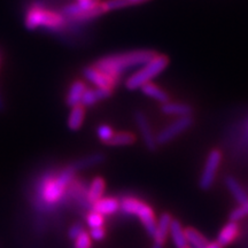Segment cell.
Listing matches in <instances>:
<instances>
[{
    "mask_svg": "<svg viewBox=\"0 0 248 248\" xmlns=\"http://www.w3.org/2000/svg\"><path fill=\"white\" fill-rule=\"evenodd\" d=\"M104 13H105V11H104V8H102V5L99 4L97 7L90 9V11H88V12H84V13L78 15V16L71 18L70 21H73L74 23H84V22H88V21L93 20V18L100 16V15Z\"/></svg>",
    "mask_w": 248,
    "mask_h": 248,
    "instance_id": "cell-25",
    "label": "cell"
},
{
    "mask_svg": "<svg viewBox=\"0 0 248 248\" xmlns=\"http://www.w3.org/2000/svg\"><path fill=\"white\" fill-rule=\"evenodd\" d=\"M89 234H90V237H91L92 240L101 241L105 238V235H106V231H105L104 226H101V228L91 229V231H90Z\"/></svg>",
    "mask_w": 248,
    "mask_h": 248,
    "instance_id": "cell-32",
    "label": "cell"
},
{
    "mask_svg": "<svg viewBox=\"0 0 248 248\" xmlns=\"http://www.w3.org/2000/svg\"><path fill=\"white\" fill-rule=\"evenodd\" d=\"M225 184H226V187H228V190L231 192L232 197L234 198L237 202L243 203L245 201L248 200V195L246 193V191H245L243 186L238 183L237 179L231 177V176H229V177L225 178Z\"/></svg>",
    "mask_w": 248,
    "mask_h": 248,
    "instance_id": "cell-19",
    "label": "cell"
},
{
    "mask_svg": "<svg viewBox=\"0 0 248 248\" xmlns=\"http://www.w3.org/2000/svg\"><path fill=\"white\" fill-rule=\"evenodd\" d=\"M162 111L164 114L172 116L184 117V116H191L192 114V107L190 105L186 104H178V102H166L162 105Z\"/></svg>",
    "mask_w": 248,
    "mask_h": 248,
    "instance_id": "cell-16",
    "label": "cell"
},
{
    "mask_svg": "<svg viewBox=\"0 0 248 248\" xmlns=\"http://www.w3.org/2000/svg\"><path fill=\"white\" fill-rule=\"evenodd\" d=\"M239 234V226H238L237 222H229L228 224L223 226L221 232L218 233L217 237V244H219L221 246H226V245H230L232 241L235 240V238Z\"/></svg>",
    "mask_w": 248,
    "mask_h": 248,
    "instance_id": "cell-13",
    "label": "cell"
},
{
    "mask_svg": "<svg viewBox=\"0 0 248 248\" xmlns=\"http://www.w3.org/2000/svg\"><path fill=\"white\" fill-rule=\"evenodd\" d=\"M152 248H162V245H159V244H154L153 247Z\"/></svg>",
    "mask_w": 248,
    "mask_h": 248,
    "instance_id": "cell-36",
    "label": "cell"
},
{
    "mask_svg": "<svg viewBox=\"0 0 248 248\" xmlns=\"http://www.w3.org/2000/svg\"><path fill=\"white\" fill-rule=\"evenodd\" d=\"M222 161V154L221 152L214 150L208 154L206 163H204L203 171L201 173L200 177V187L202 190H209L212 187L214 182H215L217 170L219 168V164Z\"/></svg>",
    "mask_w": 248,
    "mask_h": 248,
    "instance_id": "cell-6",
    "label": "cell"
},
{
    "mask_svg": "<svg viewBox=\"0 0 248 248\" xmlns=\"http://www.w3.org/2000/svg\"><path fill=\"white\" fill-rule=\"evenodd\" d=\"M82 232H84V228H83V225L80 224V223H75V224L71 225L69 230H68V237H69L71 240H75L76 238L82 233Z\"/></svg>",
    "mask_w": 248,
    "mask_h": 248,
    "instance_id": "cell-31",
    "label": "cell"
},
{
    "mask_svg": "<svg viewBox=\"0 0 248 248\" xmlns=\"http://www.w3.org/2000/svg\"><path fill=\"white\" fill-rule=\"evenodd\" d=\"M120 209L124 214L135 215L140 218L142 225L146 229L147 233L152 235L156 231V218H155L153 210L148 204L142 202L141 200L136 198H124L120 201Z\"/></svg>",
    "mask_w": 248,
    "mask_h": 248,
    "instance_id": "cell-5",
    "label": "cell"
},
{
    "mask_svg": "<svg viewBox=\"0 0 248 248\" xmlns=\"http://www.w3.org/2000/svg\"><path fill=\"white\" fill-rule=\"evenodd\" d=\"M120 209V201L115 198H101L97 202L93 203V212H97L101 215H113Z\"/></svg>",
    "mask_w": 248,
    "mask_h": 248,
    "instance_id": "cell-12",
    "label": "cell"
},
{
    "mask_svg": "<svg viewBox=\"0 0 248 248\" xmlns=\"http://www.w3.org/2000/svg\"><path fill=\"white\" fill-rule=\"evenodd\" d=\"M97 135H98V138L100 139L101 141L108 144L111 137L114 136V131L109 125H107V124H101V125L98 126Z\"/></svg>",
    "mask_w": 248,
    "mask_h": 248,
    "instance_id": "cell-29",
    "label": "cell"
},
{
    "mask_svg": "<svg viewBox=\"0 0 248 248\" xmlns=\"http://www.w3.org/2000/svg\"><path fill=\"white\" fill-rule=\"evenodd\" d=\"M111 90L110 89H101V88H95V89H86L84 93H83V97L80 99V106L83 107H90L93 105L97 104L98 101L104 100L108 97H110Z\"/></svg>",
    "mask_w": 248,
    "mask_h": 248,
    "instance_id": "cell-11",
    "label": "cell"
},
{
    "mask_svg": "<svg viewBox=\"0 0 248 248\" xmlns=\"http://www.w3.org/2000/svg\"><path fill=\"white\" fill-rule=\"evenodd\" d=\"M141 92L144 93L145 95L150 97L154 100L161 102V104H166V102L169 101V97L166 92L163 91L162 89H160L159 86H156L153 83H146L141 86Z\"/></svg>",
    "mask_w": 248,
    "mask_h": 248,
    "instance_id": "cell-20",
    "label": "cell"
},
{
    "mask_svg": "<svg viewBox=\"0 0 248 248\" xmlns=\"http://www.w3.org/2000/svg\"><path fill=\"white\" fill-rule=\"evenodd\" d=\"M169 234L171 238L172 244L177 248H186L187 247V240H186L185 230L177 219H171L169 228Z\"/></svg>",
    "mask_w": 248,
    "mask_h": 248,
    "instance_id": "cell-14",
    "label": "cell"
},
{
    "mask_svg": "<svg viewBox=\"0 0 248 248\" xmlns=\"http://www.w3.org/2000/svg\"><path fill=\"white\" fill-rule=\"evenodd\" d=\"M136 123H137V126L140 131L141 138L144 140L145 146L147 147L148 151H155L157 147V141L156 137L154 136L153 130H152V126L150 122H148L146 115H145L142 111H137L135 114Z\"/></svg>",
    "mask_w": 248,
    "mask_h": 248,
    "instance_id": "cell-8",
    "label": "cell"
},
{
    "mask_svg": "<svg viewBox=\"0 0 248 248\" xmlns=\"http://www.w3.org/2000/svg\"><path fill=\"white\" fill-rule=\"evenodd\" d=\"M101 5L105 12L116 11V9H121L130 6L128 0H107V1L102 2Z\"/></svg>",
    "mask_w": 248,
    "mask_h": 248,
    "instance_id": "cell-27",
    "label": "cell"
},
{
    "mask_svg": "<svg viewBox=\"0 0 248 248\" xmlns=\"http://www.w3.org/2000/svg\"><path fill=\"white\" fill-rule=\"evenodd\" d=\"M92 239L88 232H82L78 237L74 240V248H91Z\"/></svg>",
    "mask_w": 248,
    "mask_h": 248,
    "instance_id": "cell-30",
    "label": "cell"
},
{
    "mask_svg": "<svg viewBox=\"0 0 248 248\" xmlns=\"http://www.w3.org/2000/svg\"><path fill=\"white\" fill-rule=\"evenodd\" d=\"M74 171L70 167H68L59 173L58 176H49L46 177L38 188V197L40 201L47 206H54L63 198L64 192L73 178Z\"/></svg>",
    "mask_w": 248,
    "mask_h": 248,
    "instance_id": "cell-2",
    "label": "cell"
},
{
    "mask_svg": "<svg viewBox=\"0 0 248 248\" xmlns=\"http://www.w3.org/2000/svg\"><path fill=\"white\" fill-rule=\"evenodd\" d=\"M186 248H188V247H186Z\"/></svg>",
    "mask_w": 248,
    "mask_h": 248,
    "instance_id": "cell-37",
    "label": "cell"
},
{
    "mask_svg": "<svg viewBox=\"0 0 248 248\" xmlns=\"http://www.w3.org/2000/svg\"><path fill=\"white\" fill-rule=\"evenodd\" d=\"M86 223H88V225L91 229L101 228V226H104L105 216L97 212H91L88 214V216H86Z\"/></svg>",
    "mask_w": 248,
    "mask_h": 248,
    "instance_id": "cell-26",
    "label": "cell"
},
{
    "mask_svg": "<svg viewBox=\"0 0 248 248\" xmlns=\"http://www.w3.org/2000/svg\"><path fill=\"white\" fill-rule=\"evenodd\" d=\"M67 18L61 13H55L37 4L31 6L26 15V27L29 30L43 28L54 32H60L64 30Z\"/></svg>",
    "mask_w": 248,
    "mask_h": 248,
    "instance_id": "cell-3",
    "label": "cell"
},
{
    "mask_svg": "<svg viewBox=\"0 0 248 248\" xmlns=\"http://www.w3.org/2000/svg\"><path fill=\"white\" fill-rule=\"evenodd\" d=\"M148 0H128L129 5H138V4H142V2H146Z\"/></svg>",
    "mask_w": 248,
    "mask_h": 248,
    "instance_id": "cell-33",
    "label": "cell"
},
{
    "mask_svg": "<svg viewBox=\"0 0 248 248\" xmlns=\"http://www.w3.org/2000/svg\"><path fill=\"white\" fill-rule=\"evenodd\" d=\"M104 161H105L104 155L100 153H97V154L89 155V156L84 157V159L77 160V161H75V162L71 163L69 167L76 172V171H78V170L90 168V167H93V166H97V164H100L101 162H104Z\"/></svg>",
    "mask_w": 248,
    "mask_h": 248,
    "instance_id": "cell-18",
    "label": "cell"
},
{
    "mask_svg": "<svg viewBox=\"0 0 248 248\" xmlns=\"http://www.w3.org/2000/svg\"><path fill=\"white\" fill-rule=\"evenodd\" d=\"M136 137L132 133L129 132H120L114 133V136L108 142L110 146H126V145H131L135 142Z\"/></svg>",
    "mask_w": 248,
    "mask_h": 248,
    "instance_id": "cell-24",
    "label": "cell"
},
{
    "mask_svg": "<svg viewBox=\"0 0 248 248\" xmlns=\"http://www.w3.org/2000/svg\"><path fill=\"white\" fill-rule=\"evenodd\" d=\"M84 116L85 111L83 106L78 105V106L71 108L69 117H68V128H69L71 131H77V130L82 126L83 121H84Z\"/></svg>",
    "mask_w": 248,
    "mask_h": 248,
    "instance_id": "cell-21",
    "label": "cell"
},
{
    "mask_svg": "<svg viewBox=\"0 0 248 248\" xmlns=\"http://www.w3.org/2000/svg\"><path fill=\"white\" fill-rule=\"evenodd\" d=\"M105 193V181L101 177H95L90 184L88 191V199L91 203L100 200Z\"/></svg>",
    "mask_w": 248,
    "mask_h": 248,
    "instance_id": "cell-22",
    "label": "cell"
},
{
    "mask_svg": "<svg viewBox=\"0 0 248 248\" xmlns=\"http://www.w3.org/2000/svg\"><path fill=\"white\" fill-rule=\"evenodd\" d=\"M86 90L85 84L80 80H77V82L73 83L69 88V91H68L66 102L69 107H75L80 105V99L83 97V93Z\"/></svg>",
    "mask_w": 248,
    "mask_h": 248,
    "instance_id": "cell-17",
    "label": "cell"
},
{
    "mask_svg": "<svg viewBox=\"0 0 248 248\" xmlns=\"http://www.w3.org/2000/svg\"><path fill=\"white\" fill-rule=\"evenodd\" d=\"M192 124H193V120L191 116L178 117L177 120L173 121L172 123H170L169 125H167L166 128L157 133V144H167V142L173 140L177 136L190 128Z\"/></svg>",
    "mask_w": 248,
    "mask_h": 248,
    "instance_id": "cell-7",
    "label": "cell"
},
{
    "mask_svg": "<svg viewBox=\"0 0 248 248\" xmlns=\"http://www.w3.org/2000/svg\"><path fill=\"white\" fill-rule=\"evenodd\" d=\"M83 75L90 83H92L93 85H95L97 88L101 89H110L114 88L116 85V83L119 80L113 78V77L106 75L105 73H102L95 67H85L83 69Z\"/></svg>",
    "mask_w": 248,
    "mask_h": 248,
    "instance_id": "cell-9",
    "label": "cell"
},
{
    "mask_svg": "<svg viewBox=\"0 0 248 248\" xmlns=\"http://www.w3.org/2000/svg\"><path fill=\"white\" fill-rule=\"evenodd\" d=\"M186 240H187V246L190 245L192 248H206L208 245V240L203 237L200 232H198L194 229H187L185 230Z\"/></svg>",
    "mask_w": 248,
    "mask_h": 248,
    "instance_id": "cell-23",
    "label": "cell"
},
{
    "mask_svg": "<svg viewBox=\"0 0 248 248\" xmlns=\"http://www.w3.org/2000/svg\"><path fill=\"white\" fill-rule=\"evenodd\" d=\"M99 4H100L99 0H77V2L64 6L61 14L68 18V20H71V18L83 14L84 12H88L90 9L97 7Z\"/></svg>",
    "mask_w": 248,
    "mask_h": 248,
    "instance_id": "cell-10",
    "label": "cell"
},
{
    "mask_svg": "<svg viewBox=\"0 0 248 248\" xmlns=\"http://www.w3.org/2000/svg\"><path fill=\"white\" fill-rule=\"evenodd\" d=\"M206 248H222V246L219 244H217V243H209L206 246Z\"/></svg>",
    "mask_w": 248,
    "mask_h": 248,
    "instance_id": "cell-34",
    "label": "cell"
},
{
    "mask_svg": "<svg viewBox=\"0 0 248 248\" xmlns=\"http://www.w3.org/2000/svg\"><path fill=\"white\" fill-rule=\"evenodd\" d=\"M171 219L172 218L170 217L169 214H162L160 216V218L156 222V231H155V234L153 235L154 244L163 245L167 235L169 234V228Z\"/></svg>",
    "mask_w": 248,
    "mask_h": 248,
    "instance_id": "cell-15",
    "label": "cell"
},
{
    "mask_svg": "<svg viewBox=\"0 0 248 248\" xmlns=\"http://www.w3.org/2000/svg\"><path fill=\"white\" fill-rule=\"evenodd\" d=\"M4 109H5V101L4 99H2L1 93H0V111H2Z\"/></svg>",
    "mask_w": 248,
    "mask_h": 248,
    "instance_id": "cell-35",
    "label": "cell"
},
{
    "mask_svg": "<svg viewBox=\"0 0 248 248\" xmlns=\"http://www.w3.org/2000/svg\"><path fill=\"white\" fill-rule=\"evenodd\" d=\"M248 215V200L245 201V202L240 203L239 206L235 208L233 212L230 214V219L233 222L240 221L241 218L246 217Z\"/></svg>",
    "mask_w": 248,
    "mask_h": 248,
    "instance_id": "cell-28",
    "label": "cell"
},
{
    "mask_svg": "<svg viewBox=\"0 0 248 248\" xmlns=\"http://www.w3.org/2000/svg\"><path fill=\"white\" fill-rule=\"evenodd\" d=\"M153 51L148 49H137V51L124 52L120 54L108 55L95 62L94 67L106 75L119 80L120 75L133 68L142 67L155 57Z\"/></svg>",
    "mask_w": 248,
    "mask_h": 248,
    "instance_id": "cell-1",
    "label": "cell"
},
{
    "mask_svg": "<svg viewBox=\"0 0 248 248\" xmlns=\"http://www.w3.org/2000/svg\"><path fill=\"white\" fill-rule=\"evenodd\" d=\"M168 66V59L164 55H155L150 62L144 64L140 69L132 74L126 79L125 86L128 90H137L142 85L150 83L152 79L160 75Z\"/></svg>",
    "mask_w": 248,
    "mask_h": 248,
    "instance_id": "cell-4",
    "label": "cell"
}]
</instances>
